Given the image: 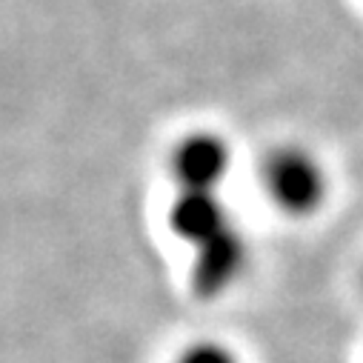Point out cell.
<instances>
[{
    "mask_svg": "<svg viewBox=\"0 0 363 363\" xmlns=\"http://www.w3.org/2000/svg\"><path fill=\"white\" fill-rule=\"evenodd\" d=\"M260 177L272 203L292 218L315 215L329 192V177L323 163L303 146L272 149Z\"/></svg>",
    "mask_w": 363,
    "mask_h": 363,
    "instance_id": "obj_1",
    "label": "cell"
},
{
    "mask_svg": "<svg viewBox=\"0 0 363 363\" xmlns=\"http://www.w3.org/2000/svg\"><path fill=\"white\" fill-rule=\"evenodd\" d=\"M229 166V149L220 138H195L180 155V174H184L198 192H206L223 177Z\"/></svg>",
    "mask_w": 363,
    "mask_h": 363,
    "instance_id": "obj_2",
    "label": "cell"
}]
</instances>
